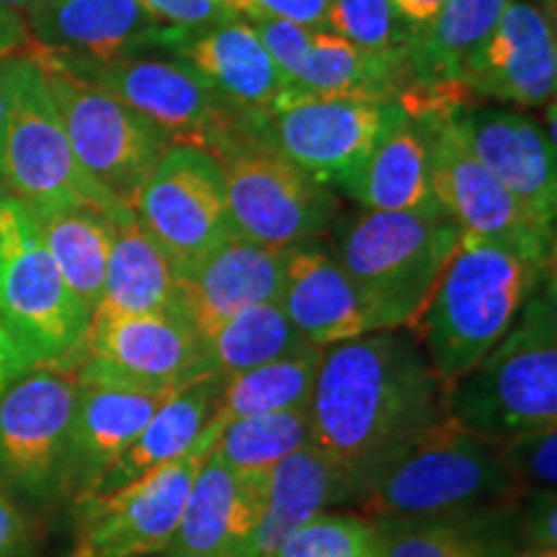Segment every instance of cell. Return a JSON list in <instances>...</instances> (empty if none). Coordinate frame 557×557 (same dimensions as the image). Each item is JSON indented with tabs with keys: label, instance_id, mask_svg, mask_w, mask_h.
Wrapping results in <instances>:
<instances>
[{
	"label": "cell",
	"instance_id": "1",
	"mask_svg": "<svg viewBox=\"0 0 557 557\" xmlns=\"http://www.w3.org/2000/svg\"><path fill=\"white\" fill-rule=\"evenodd\" d=\"M447 416V387L410 329L323 348L310 398V444L348 487V504Z\"/></svg>",
	"mask_w": 557,
	"mask_h": 557
},
{
	"label": "cell",
	"instance_id": "2",
	"mask_svg": "<svg viewBox=\"0 0 557 557\" xmlns=\"http://www.w3.org/2000/svg\"><path fill=\"white\" fill-rule=\"evenodd\" d=\"M547 278L553 267L462 233L413 329L444 387L465 377L506 336Z\"/></svg>",
	"mask_w": 557,
	"mask_h": 557
},
{
	"label": "cell",
	"instance_id": "3",
	"mask_svg": "<svg viewBox=\"0 0 557 557\" xmlns=\"http://www.w3.org/2000/svg\"><path fill=\"white\" fill-rule=\"evenodd\" d=\"M374 524L470 519L519 506L496 442L465 429L449 413L423 431L354 500Z\"/></svg>",
	"mask_w": 557,
	"mask_h": 557
},
{
	"label": "cell",
	"instance_id": "4",
	"mask_svg": "<svg viewBox=\"0 0 557 557\" xmlns=\"http://www.w3.org/2000/svg\"><path fill=\"white\" fill-rule=\"evenodd\" d=\"M333 256L364 297L380 331L416 329L462 230L444 209L359 212L336 220Z\"/></svg>",
	"mask_w": 557,
	"mask_h": 557
},
{
	"label": "cell",
	"instance_id": "5",
	"mask_svg": "<svg viewBox=\"0 0 557 557\" xmlns=\"http://www.w3.org/2000/svg\"><path fill=\"white\" fill-rule=\"evenodd\" d=\"M447 413L485 438L557 423V308L547 278L506 336L447 389Z\"/></svg>",
	"mask_w": 557,
	"mask_h": 557
},
{
	"label": "cell",
	"instance_id": "6",
	"mask_svg": "<svg viewBox=\"0 0 557 557\" xmlns=\"http://www.w3.org/2000/svg\"><path fill=\"white\" fill-rule=\"evenodd\" d=\"M0 320L32 367L81 361L90 312L54 267L32 209L11 194L0 207Z\"/></svg>",
	"mask_w": 557,
	"mask_h": 557
},
{
	"label": "cell",
	"instance_id": "7",
	"mask_svg": "<svg viewBox=\"0 0 557 557\" xmlns=\"http://www.w3.org/2000/svg\"><path fill=\"white\" fill-rule=\"evenodd\" d=\"M0 81L9 101L3 184L32 212L90 205L114 212L120 205L73 156L39 62L26 52L0 58Z\"/></svg>",
	"mask_w": 557,
	"mask_h": 557
},
{
	"label": "cell",
	"instance_id": "8",
	"mask_svg": "<svg viewBox=\"0 0 557 557\" xmlns=\"http://www.w3.org/2000/svg\"><path fill=\"white\" fill-rule=\"evenodd\" d=\"M37 47L70 73L109 90L132 111L156 124L171 145H189L218 158L227 145L261 120L259 114H246L227 103L205 75L181 58L163 60L129 54L109 62H90L47 50L41 45Z\"/></svg>",
	"mask_w": 557,
	"mask_h": 557
},
{
	"label": "cell",
	"instance_id": "9",
	"mask_svg": "<svg viewBox=\"0 0 557 557\" xmlns=\"http://www.w3.org/2000/svg\"><path fill=\"white\" fill-rule=\"evenodd\" d=\"M230 220L240 238L269 248L318 240L338 220V199L263 135L261 120L218 156Z\"/></svg>",
	"mask_w": 557,
	"mask_h": 557
},
{
	"label": "cell",
	"instance_id": "10",
	"mask_svg": "<svg viewBox=\"0 0 557 557\" xmlns=\"http://www.w3.org/2000/svg\"><path fill=\"white\" fill-rule=\"evenodd\" d=\"M21 52L39 62L81 169L120 205L132 207L171 139L109 90L62 67L34 41Z\"/></svg>",
	"mask_w": 557,
	"mask_h": 557
},
{
	"label": "cell",
	"instance_id": "11",
	"mask_svg": "<svg viewBox=\"0 0 557 557\" xmlns=\"http://www.w3.org/2000/svg\"><path fill=\"white\" fill-rule=\"evenodd\" d=\"M78 364L32 367L0 395V487L18 504L47 508L62 500V468Z\"/></svg>",
	"mask_w": 557,
	"mask_h": 557
},
{
	"label": "cell",
	"instance_id": "12",
	"mask_svg": "<svg viewBox=\"0 0 557 557\" xmlns=\"http://www.w3.org/2000/svg\"><path fill=\"white\" fill-rule=\"evenodd\" d=\"M129 209L163 250L176 278L191 274L212 250L238 235L220 160L189 145H171L160 156Z\"/></svg>",
	"mask_w": 557,
	"mask_h": 557
},
{
	"label": "cell",
	"instance_id": "13",
	"mask_svg": "<svg viewBox=\"0 0 557 557\" xmlns=\"http://www.w3.org/2000/svg\"><path fill=\"white\" fill-rule=\"evenodd\" d=\"M400 111L395 101L297 90L261 116V129L292 163L329 189L346 194Z\"/></svg>",
	"mask_w": 557,
	"mask_h": 557
},
{
	"label": "cell",
	"instance_id": "14",
	"mask_svg": "<svg viewBox=\"0 0 557 557\" xmlns=\"http://www.w3.org/2000/svg\"><path fill=\"white\" fill-rule=\"evenodd\" d=\"M429 127L431 189L447 218L472 238L496 243L529 261L553 267L555 227L542 225L472 156L449 116H418Z\"/></svg>",
	"mask_w": 557,
	"mask_h": 557
},
{
	"label": "cell",
	"instance_id": "15",
	"mask_svg": "<svg viewBox=\"0 0 557 557\" xmlns=\"http://www.w3.org/2000/svg\"><path fill=\"white\" fill-rule=\"evenodd\" d=\"M207 455L197 447L120 491L75 500V545L67 557L163 555Z\"/></svg>",
	"mask_w": 557,
	"mask_h": 557
},
{
	"label": "cell",
	"instance_id": "16",
	"mask_svg": "<svg viewBox=\"0 0 557 557\" xmlns=\"http://www.w3.org/2000/svg\"><path fill=\"white\" fill-rule=\"evenodd\" d=\"M78 364L150 389H181L212 374L205 341L176 310L94 315Z\"/></svg>",
	"mask_w": 557,
	"mask_h": 557
},
{
	"label": "cell",
	"instance_id": "17",
	"mask_svg": "<svg viewBox=\"0 0 557 557\" xmlns=\"http://www.w3.org/2000/svg\"><path fill=\"white\" fill-rule=\"evenodd\" d=\"M78 398L70 423L62 500H81L109 465L135 442L145 423L178 389H150L78 364Z\"/></svg>",
	"mask_w": 557,
	"mask_h": 557
},
{
	"label": "cell",
	"instance_id": "18",
	"mask_svg": "<svg viewBox=\"0 0 557 557\" xmlns=\"http://www.w3.org/2000/svg\"><path fill=\"white\" fill-rule=\"evenodd\" d=\"M470 94L517 107H547L557 86L555 18L524 0H511L493 32L465 62Z\"/></svg>",
	"mask_w": 557,
	"mask_h": 557
},
{
	"label": "cell",
	"instance_id": "19",
	"mask_svg": "<svg viewBox=\"0 0 557 557\" xmlns=\"http://www.w3.org/2000/svg\"><path fill=\"white\" fill-rule=\"evenodd\" d=\"M451 122L472 156L496 176L542 225L555 227V143L527 114L496 107H462Z\"/></svg>",
	"mask_w": 557,
	"mask_h": 557
},
{
	"label": "cell",
	"instance_id": "20",
	"mask_svg": "<svg viewBox=\"0 0 557 557\" xmlns=\"http://www.w3.org/2000/svg\"><path fill=\"white\" fill-rule=\"evenodd\" d=\"M160 45L178 52L181 60L212 83L222 99L246 114H269L299 90L238 16L201 29L165 26Z\"/></svg>",
	"mask_w": 557,
	"mask_h": 557
},
{
	"label": "cell",
	"instance_id": "21",
	"mask_svg": "<svg viewBox=\"0 0 557 557\" xmlns=\"http://www.w3.org/2000/svg\"><path fill=\"white\" fill-rule=\"evenodd\" d=\"M287 259L289 248H269L233 235L191 274L176 278V312L205 341L238 312L278 302Z\"/></svg>",
	"mask_w": 557,
	"mask_h": 557
},
{
	"label": "cell",
	"instance_id": "22",
	"mask_svg": "<svg viewBox=\"0 0 557 557\" xmlns=\"http://www.w3.org/2000/svg\"><path fill=\"white\" fill-rule=\"evenodd\" d=\"M269 496V472L240 475L207 455L181 508L165 557H240Z\"/></svg>",
	"mask_w": 557,
	"mask_h": 557
},
{
	"label": "cell",
	"instance_id": "23",
	"mask_svg": "<svg viewBox=\"0 0 557 557\" xmlns=\"http://www.w3.org/2000/svg\"><path fill=\"white\" fill-rule=\"evenodd\" d=\"M278 305L299 336L320 348L380 331L372 310L333 250L318 240L289 248Z\"/></svg>",
	"mask_w": 557,
	"mask_h": 557
},
{
	"label": "cell",
	"instance_id": "24",
	"mask_svg": "<svg viewBox=\"0 0 557 557\" xmlns=\"http://www.w3.org/2000/svg\"><path fill=\"white\" fill-rule=\"evenodd\" d=\"M37 45L70 58L109 62L160 45L165 26L139 0H60L26 18Z\"/></svg>",
	"mask_w": 557,
	"mask_h": 557
},
{
	"label": "cell",
	"instance_id": "25",
	"mask_svg": "<svg viewBox=\"0 0 557 557\" xmlns=\"http://www.w3.org/2000/svg\"><path fill=\"white\" fill-rule=\"evenodd\" d=\"M222 382L225 377L209 374V377H201L173 393L145 423L135 442L109 465V470L90 487L88 496H107V493L120 491V487L135 483L137 478L201 447L197 442L205 434L209 418L218 410Z\"/></svg>",
	"mask_w": 557,
	"mask_h": 557
},
{
	"label": "cell",
	"instance_id": "26",
	"mask_svg": "<svg viewBox=\"0 0 557 557\" xmlns=\"http://www.w3.org/2000/svg\"><path fill=\"white\" fill-rule=\"evenodd\" d=\"M348 504V487L318 447L297 449L269 472L263 513L240 557H276L292 534L331 506Z\"/></svg>",
	"mask_w": 557,
	"mask_h": 557
},
{
	"label": "cell",
	"instance_id": "27",
	"mask_svg": "<svg viewBox=\"0 0 557 557\" xmlns=\"http://www.w3.org/2000/svg\"><path fill=\"white\" fill-rule=\"evenodd\" d=\"M367 212H434L426 122L400 111L346 189Z\"/></svg>",
	"mask_w": 557,
	"mask_h": 557
},
{
	"label": "cell",
	"instance_id": "28",
	"mask_svg": "<svg viewBox=\"0 0 557 557\" xmlns=\"http://www.w3.org/2000/svg\"><path fill=\"white\" fill-rule=\"evenodd\" d=\"M109 218L107 278L94 315H156L176 310L178 282L158 243L145 233L129 207L114 209Z\"/></svg>",
	"mask_w": 557,
	"mask_h": 557
},
{
	"label": "cell",
	"instance_id": "29",
	"mask_svg": "<svg viewBox=\"0 0 557 557\" xmlns=\"http://www.w3.org/2000/svg\"><path fill=\"white\" fill-rule=\"evenodd\" d=\"M292 83L305 94L395 101L410 86L406 54H369L331 29H312Z\"/></svg>",
	"mask_w": 557,
	"mask_h": 557
},
{
	"label": "cell",
	"instance_id": "30",
	"mask_svg": "<svg viewBox=\"0 0 557 557\" xmlns=\"http://www.w3.org/2000/svg\"><path fill=\"white\" fill-rule=\"evenodd\" d=\"M54 267L90 315L99 308L111 250V212L78 205L32 212Z\"/></svg>",
	"mask_w": 557,
	"mask_h": 557
},
{
	"label": "cell",
	"instance_id": "31",
	"mask_svg": "<svg viewBox=\"0 0 557 557\" xmlns=\"http://www.w3.org/2000/svg\"><path fill=\"white\" fill-rule=\"evenodd\" d=\"M320 357H323V348L308 346L289 357L248 369V372L230 374L222 382L218 410L209 418L205 438H209L214 447V438L230 421L310 406Z\"/></svg>",
	"mask_w": 557,
	"mask_h": 557
},
{
	"label": "cell",
	"instance_id": "32",
	"mask_svg": "<svg viewBox=\"0 0 557 557\" xmlns=\"http://www.w3.org/2000/svg\"><path fill=\"white\" fill-rule=\"evenodd\" d=\"M385 557H517V508L470 519L377 524Z\"/></svg>",
	"mask_w": 557,
	"mask_h": 557
},
{
	"label": "cell",
	"instance_id": "33",
	"mask_svg": "<svg viewBox=\"0 0 557 557\" xmlns=\"http://www.w3.org/2000/svg\"><path fill=\"white\" fill-rule=\"evenodd\" d=\"M308 344L278 302L256 305L233 315L205 338L209 372L218 377L248 372L269 361L302 351Z\"/></svg>",
	"mask_w": 557,
	"mask_h": 557
},
{
	"label": "cell",
	"instance_id": "34",
	"mask_svg": "<svg viewBox=\"0 0 557 557\" xmlns=\"http://www.w3.org/2000/svg\"><path fill=\"white\" fill-rule=\"evenodd\" d=\"M310 444V406L230 421L209 455L240 475L271 472L282 459Z\"/></svg>",
	"mask_w": 557,
	"mask_h": 557
},
{
	"label": "cell",
	"instance_id": "35",
	"mask_svg": "<svg viewBox=\"0 0 557 557\" xmlns=\"http://www.w3.org/2000/svg\"><path fill=\"white\" fill-rule=\"evenodd\" d=\"M276 557H385L380 527L361 513L323 511L297 534Z\"/></svg>",
	"mask_w": 557,
	"mask_h": 557
},
{
	"label": "cell",
	"instance_id": "36",
	"mask_svg": "<svg viewBox=\"0 0 557 557\" xmlns=\"http://www.w3.org/2000/svg\"><path fill=\"white\" fill-rule=\"evenodd\" d=\"M325 26L369 54H406L413 34L393 0H329Z\"/></svg>",
	"mask_w": 557,
	"mask_h": 557
},
{
	"label": "cell",
	"instance_id": "37",
	"mask_svg": "<svg viewBox=\"0 0 557 557\" xmlns=\"http://www.w3.org/2000/svg\"><path fill=\"white\" fill-rule=\"evenodd\" d=\"M500 465L517 487L519 500L529 493L555 491L557 483V423L493 438Z\"/></svg>",
	"mask_w": 557,
	"mask_h": 557
},
{
	"label": "cell",
	"instance_id": "38",
	"mask_svg": "<svg viewBox=\"0 0 557 557\" xmlns=\"http://www.w3.org/2000/svg\"><path fill=\"white\" fill-rule=\"evenodd\" d=\"M246 24L256 32L261 45L267 47L271 60L282 67V73L292 81L295 78L299 62L305 60V52L310 47L312 29L310 26L295 24L284 18H248Z\"/></svg>",
	"mask_w": 557,
	"mask_h": 557
},
{
	"label": "cell",
	"instance_id": "39",
	"mask_svg": "<svg viewBox=\"0 0 557 557\" xmlns=\"http://www.w3.org/2000/svg\"><path fill=\"white\" fill-rule=\"evenodd\" d=\"M230 13L248 18H284L310 29H325L329 0H218Z\"/></svg>",
	"mask_w": 557,
	"mask_h": 557
},
{
	"label": "cell",
	"instance_id": "40",
	"mask_svg": "<svg viewBox=\"0 0 557 557\" xmlns=\"http://www.w3.org/2000/svg\"><path fill=\"white\" fill-rule=\"evenodd\" d=\"M517 532L524 547L557 549V496L555 491L529 493L517 506Z\"/></svg>",
	"mask_w": 557,
	"mask_h": 557
},
{
	"label": "cell",
	"instance_id": "41",
	"mask_svg": "<svg viewBox=\"0 0 557 557\" xmlns=\"http://www.w3.org/2000/svg\"><path fill=\"white\" fill-rule=\"evenodd\" d=\"M139 3L158 24L173 29H201L235 18V13H230L218 0H139Z\"/></svg>",
	"mask_w": 557,
	"mask_h": 557
},
{
	"label": "cell",
	"instance_id": "42",
	"mask_svg": "<svg viewBox=\"0 0 557 557\" xmlns=\"http://www.w3.org/2000/svg\"><path fill=\"white\" fill-rule=\"evenodd\" d=\"M0 557H37V532L29 513L0 487Z\"/></svg>",
	"mask_w": 557,
	"mask_h": 557
},
{
	"label": "cell",
	"instance_id": "43",
	"mask_svg": "<svg viewBox=\"0 0 557 557\" xmlns=\"http://www.w3.org/2000/svg\"><path fill=\"white\" fill-rule=\"evenodd\" d=\"M29 369L32 361L26 359V354L21 351L11 333L5 331L3 320H0V395H3L11 385H16Z\"/></svg>",
	"mask_w": 557,
	"mask_h": 557
},
{
	"label": "cell",
	"instance_id": "44",
	"mask_svg": "<svg viewBox=\"0 0 557 557\" xmlns=\"http://www.w3.org/2000/svg\"><path fill=\"white\" fill-rule=\"evenodd\" d=\"M29 41L32 34L29 26H26V18L21 13L0 5V58L21 52Z\"/></svg>",
	"mask_w": 557,
	"mask_h": 557
},
{
	"label": "cell",
	"instance_id": "45",
	"mask_svg": "<svg viewBox=\"0 0 557 557\" xmlns=\"http://www.w3.org/2000/svg\"><path fill=\"white\" fill-rule=\"evenodd\" d=\"M444 3H447V0H393L395 9H398L400 16L406 18V24L413 26V29L429 24Z\"/></svg>",
	"mask_w": 557,
	"mask_h": 557
},
{
	"label": "cell",
	"instance_id": "46",
	"mask_svg": "<svg viewBox=\"0 0 557 557\" xmlns=\"http://www.w3.org/2000/svg\"><path fill=\"white\" fill-rule=\"evenodd\" d=\"M5 135H9V101H5L3 81H0V181L5 169Z\"/></svg>",
	"mask_w": 557,
	"mask_h": 557
},
{
	"label": "cell",
	"instance_id": "47",
	"mask_svg": "<svg viewBox=\"0 0 557 557\" xmlns=\"http://www.w3.org/2000/svg\"><path fill=\"white\" fill-rule=\"evenodd\" d=\"M45 3H47V0H0V5H3V9L16 11L24 18H29L32 13H37L39 9H45Z\"/></svg>",
	"mask_w": 557,
	"mask_h": 557
},
{
	"label": "cell",
	"instance_id": "48",
	"mask_svg": "<svg viewBox=\"0 0 557 557\" xmlns=\"http://www.w3.org/2000/svg\"><path fill=\"white\" fill-rule=\"evenodd\" d=\"M517 557H557V549H542V547H521Z\"/></svg>",
	"mask_w": 557,
	"mask_h": 557
},
{
	"label": "cell",
	"instance_id": "49",
	"mask_svg": "<svg viewBox=\"0 0 557 557\" xmlns=\"http://www.w3.org/2000/svg\"><path fill=\"white\" fill-rule=\"evenodd\" d=\"M5 199H9V189H5V184H3V181H0V207H3Z\"/></svg>",
	"mask_w": 557,
	"mask_h": 557
},
{
	"label": "cell",
	"instance_id": "50",
	"mask_svg": "<svg viewBox=\"0 0 557 557\" xmlns=\"http://www.w3.org/2000/svg\"><path fill=\"white\" fill-rule=\"evenodd\" d=\"M545 5H547V11H545L547 16L555 18V0H545Z\"/></svg>",
	"mask_w": 557,
	"mask_h": 557
},
{
	"label": "cell",
	"instance_id": "51",
	"mask_svg": "<svg viewBox=\"0 0 557 557\" xmlns=\"http://www.w3.org/2000/svg\"><path fill=\"white\" fill-rule=\"evenodd\" d=\"M50 3H60V0H47V3H45V5H50Z\"/></svg>",
	"mask_w": 557,
	"mask_h": 557
}]
</instances>
